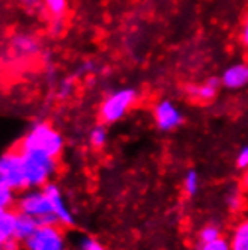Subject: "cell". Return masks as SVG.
Segmentation results:
<instances>
[{"mask_svg": "<svg viewBox=\"0 0 248 250\" xmlns=\"http://www.w3.org/2000/svg\"><path fill=\"white\" fill-rule=\"evenodd\" d=\"M38 222L32 219L30 216H26L23 212H19L17 211V216H15V226H14V240H17L20 244L27 240L35 229L38 228Z\"/></svg>", "mask_w": 248, "mask_h": 250, "instance_id": "8fae6325", "label": "cell"}, {"mask_svg": "<svg viewBox=\"0 0 248 250\" xmlns=\"http://www.w3.org/2000/svg\"><path fill=\"white\" fill-rule=\"evenodd\" d=\"M220 237H223L221 235V229L217 225H208L199 232V240H200L202 244L203 243H210V241H214V240H217Z\"/></svg>", "mask_w": 248, "mask_h": 250, "instance_id": "ffe728a7", "label": "cell"}, {"mask_svg": "<svg viewBox=\"0 0 248 250\" xmlns=\"http://www.w3.org/2000/svg\"><path fill=\"white\" fill-rule=\"evenodd\" d=\"M74 247H77L78 250H107L98 240L86 234H80L78 237H76Z\"/></svg>", "mask_w": 248, "mask_h": 250, "instance_id": "e0dca14e", "label": "cell"}, {"mask_svg": "<svg viewBox=\"0 0 248 250\" xmlns=\"http://www.w3.org/2000/svg\"><path fill=\"white\" fill-rule=\"evenodd\" d=\"M17 209H0V238L14 240Z\"/></svg>", "mask_w": 248, "mask_h": 250, "instance_id": "9a60e30c", "label": "cell"}, {"mask_svg": "<svg viewBox=\"0 0 248 250\" xmlns=\"http://www.w3.org/2000/svg\"><path fill=\"white\" fill-rule=\"evenodd\" d=\"M0 186L17 193L27 188L23 154L19 148H12L0 154Z\"/></svg>", "mask_w": 248, "mask_h": 250, "instance_id": "277c9868", "label": "cell"}, {"mask_svg": "<svg viewBox=\"0 0 248 250\" xmlns=\"http://www.w3.org/2000/svg\"><path fill=\"white\" fill-rule=\"evenodd\" d=\"M65 250H78L77 247H74V246H69V247H66Z\"/></svg>", "mask_w": 248, "mask_h": 250, "instance_id": "4316f807", "label": "cell"}, {"mask_svg": "<svg viewBox=\"0 0 248 250\" xmlns=\"http://www.w3.org/2000/svg\"><path fill=\"white\" fill-rule=\"evenodd\" d=\"M138 98V94L135 89H119V91L107 95L101 105H99V119L105 124H114L119 122L123 116H125L131 107L135 104Z\"/></svg>", "mask_w": 248, "mask_h": 250, "instance_id": "8992f818", "label": "cell"}, {"mask_svg": "<svg viewBox=\"0 0 248 250\" xmlns=\"http://www.w3.org/2000/svg\"><path fill=\"white\" fill-rule=\"evenodd\" d=\"M199 190V175L196 170H188L184 178V191L188 196H194Z\"/></svg>", "mask_w": 248, "mask_h": 250, "instance_id": "d6986e66", "label": "cell"}, {"mask_svg": "<svg viewBox=\"0 0 248 250\" xmlns=\"http://www.w3.org/2000/svg\"><path fill=\"white\" fill-rule=\"evenodd\" d=\"M244 187L248 190V170L245 172V176H244Z\"/></svg>", "mask_w": 248, "mask_h": 250, "instance_id": "484cf974", "label": "cell"}, {"mask_svg": "<svg viewBox=\"0 0 248 250\" xmlns=\"http://www.w3.org/2000/svg\"><path fill=\"white\" fill-rule=\"evenodd\" d=\"M107 137H109V134H107V128H105L104 124L96 125V127H94L89 133V142L95 149L104 148V145L107 144Z\"/></svg>", "mask_w": 248, "mask_h": 250, "instance_id": "2e32d148", "label": "cell"}, {"mask_svg": "<svg viewBox=\"0 0 248 250\" xmlns=\"http://www.w3.org/2000/svg\"><path fill=\"white\" fill-rule=\"evenodd\" d=\"M19 193L0 186V209H15Z\"/></svg>", "mask_w": 248, "mask_h": 250, "instance_id": "ac0fdd59", "label": "cell"}, {"mask_svg": "<svg viewBox=\"0 0 248 250\" xmlns=\"http://www.w3.org/2000/svg\"><path fill=\"white\" fill-rule=\"evenodd\" d=\"M27 188H41L55 181L60 170L59 158L39 152H23Z\"/></svg>", "mask_w": 248, "mask_h": 250, "instance_id": "7a4b0ae2", "label": "cell"}, {"mask_svg": "<svg viewBox=\"0 0 248 250\" xmlns=\"http://www.w3.org/2000/svg\"><path fill=\"white\" fill-rule=\"evenodd\" d=\"M15 209L30 216L39 225H57V220L53 214L50 199L44 188H26L19 193Z\"/></svg>", "mask_w": 248, "mask_h": 250, "instance_id": "3957f363", "label": "cell"}, {"mask_svg": "<svg viewBox=\"0 0 248 250\" xmlns=\"http://www.w3.org/2000/svg\"><path fill=\"white\" fill-rule=\"evenodd\" d=\"M68 0H42L41 2V9L51 21L63 20L68 14Z\"/></svg>", "mask_w": 248, "mask_h": 250, "instance_id": "4fadbf2b", "label": "cell"}, {"mask_svg": "<svg viewBox=\"0 0 248 250\" xmlns=\"http://www.w3.org/2000/svg\"><path fill=\"white\" fill-rule=\"evenodd\" d=\"M236 167L241 170H248V146L241 148L236 157Z\"/></svg>", "mask_w": 248, "mask_h": 250, "instance_id": "7402d4cb", "label": "cell"}, {"mask_svg": "<svg viewBox=\"0 0 248 250\" xmlns=\"http://www.w3.org/2000/svg\"><path fill=\"white\" fill-rule=\"evenodd\" d=\"M241 38H242V42H244L245 45H248V20L245 21V24H244V27H242Z\"/></svg>", "mask_w": 248, "mask_h": 250, "instance_id": "cb8c5ba5", "label": "cell"}, {"mask_svg": "<svg viewBox=\"0 0 248 250\" xmlns=\"http://www.w3.org/2000/svg\"><path fill=\"white\" fill-rule=\"evenodd\" d=\"M17 148L23 152H39L59 158L65 149V139L55 125L47 121H37L21 136Z\"/></svg>", "mask_w": 248, "mask_h": 250, "instance_id": "6da1fadb", "label": "cell"}, {"mask_svg": "<svg viewBox=\"0 0 248 250\" xmlns=\"http://www.w3.org/2000/svg\"><path fill=\"white\" fill-rule=\"evenodd\" d=\"M230 250H248V219L239 222L229 238Z\"/></svg>", "mask_w": 248, "mask_h": 250, "instance_id": "5bb4252c", "label": "cell"}, {"mask_svg": "<svg viewBox=\"0 0 248 250\" xmlns=\"http://www.w3.org/2000/svg\"><path fill=\"white\" fill-rule=\"evenodd\" d=\"M44 191L47 193L51 208H53V214L57 220V225L63 226V228H71L76 225V217H74V212L71 211L66 198L62 191V187L57 183H48L47 186L42 187Z\"/></svg>", "mask_w": 248, "mask_h": 250, "instance_id": "52a82bcc", "label": "cell"}, {"mask_svg": "<svg viewBox=\"0 0 248 250\" xmlns=\"http://www.w3.org/2000/svg\"><path fill=\"white\" fill-rule=\"evenodd\" d=\"M199 250H230V241L226 237H220L210 243H203Z\"/></svg>", "mask_w": 248, "mask_h": 250, "instance_id": "44dd1931", "label": "cell"}, {"mask_svg": "<svg viewBox=\"0 0 248 250\" xmlns=\"http://www.w3.org/2000/svg\"><path fill=\"white\" fill-rule=\"evenodd\" d=\"M220 83L227 89H241L248 84V65L236 63L229 66L223 76Z\"/></svg>", "mask_w": 248, "mask_h": 250, "instance_id": "30bf717a", "label": "cell"}, {"mask_svg": "<svg viewBox=\"0 0 248 250\" xmlns=\"http://www.w3.org/2000/svg\"><path fill=\"white\" fill-rule=\"evenodd\" d=\"M153 119L159 130L172 131L178 128L184 121L181 110L172 101L163 100L153 107Z\"/></svg>", "mask_w": 248, "mask_h": 250, "instance_id": "ba28073f", "label": "cell"}, {"mask_svg": "<svg viewBox=\"0 0 248 250\" xmlns=\"http://www.w3.org/2000/svg\"><path fill=\"white\" fill-rule=\"evenodd\" d=\"M66 247H69L66 228L60 225H38L21 243V250H65Z\"/></svg>", "mask_w": 248, "mask_h": 250, "instance_id": "5b68a950", "label": "cell"}, {"mask_svg": "<svg viewBox=\"0 0 248 250\" xmlns=\"http://www.w3.org/2000/svg\"><path fill=\"white\" fill-rule=\"evenodd\" d=\"M9 241V240H8ZM8 241L6 240H3V238H0V250H6V244H8Z\"/></svg>", "mask_w": 248, "mask_h": 250, "instance_id": "d4e9b609", "label": "cell"}, {"mask_svg": "<svg viewBox=\"0 0 248 250\" xmlns=\"http://www.w3.org/2000/svg\"><path fill=\"white\" fill-rule=\"evenodd\" d=\"M19 5L26 9L27 12H32V11H37V9H41V2L42 0H17Z\"/></svg>", "mask_w": 248, "mask_h": 250, "instance_id": "603a6c76", "label": "cell"}, {"mask_svg": "<svg viewBox=\"0 0 248 250\" xmlns=\"http://www.w3.org/2000/svg\"><path fill=\"white\" fill-rule=\"evenodd\" d=\"M41 45L38 38L32 33H19L11 40V50L19 59H30L38 55Z\"/></svg>", "mask_w": 248, "mask_h": 250, "instance_id": "9c48e42d", "label": "cell"}, {"mask_svg": "<svg viewBox=\"0 0 248 250\" xmlns=\"http://www.w3.org/2000/svg\"><path fill=\"white\" fill-rule=\"evenodd\" d=\"M217 82H205L202 84H191L187 87V94L194 98V100H197V101H210V100H214V97L217 95Z\"/></svg>", "mask_w": 248, "mask_h": 250, "instance_id": "7c38bea8", "label": "cell"}]
</instances>
